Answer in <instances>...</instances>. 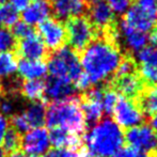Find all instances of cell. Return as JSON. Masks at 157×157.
<instances>
[{
    "instance_id": "obj_5",
    "label": "cell",
    "mask_w": 157,
    "mask_h": 157,
    "mask_svg": "<svg viewBox=\"0 0 157 157\" xmlns=\"http://www.w3.org/2000/svg\"><path fill=\"white\" fill-rule=\"evenodd\" d=\"M64 26L67 32V44L78 57L99 35V32L86 14L70 17L65 21Z\"/></svg>"
},
{
    "instance_id": "obj_44",
    "label": "cell",
    "mask_w": 157,
    "mask_h": 157,
    "mask_svg": "<svg viewBox=\"0 0 157 157\" xmlns=\"http://www.w3.org/2000/svg\"><path fill=\"white\" fill-rule=\"evenodd\" d=\"M33 1H34V0H33Z\"/></svg>"
},
{
    "instance_id": "obj_15",
    "label": "cell",
    "mask_w": 157,
    "mask_h": 157,
    "mask_svg": "<svg viewBox=\"0 0 157 157\" xmlns=\"http://www.w3.org/2000/svg\"><path fill=\"white\" fill-rule=\"evenodd\" d=\"M52 14V6L48 0H34L28 4L21 13L23 21L30 26L41 24Z\"/></svg>"
},
{
    "instance_id": "obj_27",
    "label": "cell",
    "mask_w": 157,
    "mask_h": 157,
    "mask_svg": "<svg viewBox=\"0 0 157 157\" xmlns=\"http://www.w3.org/2000/svg\"><path fill=\"white\" fill-rule=\"evenodd\" d=\"M45 157H85L89 152H88L87 147L80 150L68 149V147H61V149H54L46 152Z\"/></svg>"
},
{
    "instance_id": "obj_28",
    "label": "cell",
    "mask_w": 157,
    "mask_h": 157,
    "mask_svg": "<svg viewBox=\"0 0 157 157\" xmlns=\"http://www.w3.org/2000/svg\"><path fill=\"white\" fill-rule=\"evenodd\" d=\"M139 63H145L157 67V43L149 44L139 50Z\"/></svg>"
},
{
    "instance_id": "obj_34",
    "label": "cell",
    "mask_w": 157,
    "mask_h": 157,
    "mask_svg": "<svg viewBox=\"0 0 157 157\" xmlns=\"http://www.w3.org/2000/svg\"><path fill=\"white\" fill-rule=\"evenodd\" d=\"M9 127V119L0 114V144L3 141V138L6 136V132Z\"/></svg>"
},
{
    "instance_id": "obj_21",
    "label": "cell",
    "mask_w": 157,
    "mask_h": 157,
    "mask_svg": "<svg viewBox=\"0 0 157 157\" xmlns=\"http://www.w3.org/2000/svg\"><path fill=\"white\" fill-rule=\"evenodd\" d=\"M17 71V57L13 52H0V79L11 77Z\"/></svg>"
},
{
    "instance_id": "obj_29",
    "label": "cell",
    "mask_w": 157,
    "mask_h": 157,
    "mask_svg": "<svg viewBox=\"0 0 157 157\" xmlns=\"http://www.w3.org/2000/svg\"><path fill=\"white\" fill-rule=\"evenodd\" d=\"M17 40L14 37L10 29L0 28V52H14Z\"/></svg>"
},
{
    "instance_id": "obj_18",
    "label": "cell",
    "mask_w": 157,
    "mask_h": 157,
    "mask_svg": "<svg viewBox=\"0 0 157 157\" xmlns=\"http://www.w3.org/2000/svg\"><path fill=\"white\" fill-rule=\"evenodd\" d=\"M120 29L121 34H124L126 45L128 46L127 52H132V50L138 52V50H141L142 48H144L145 46L150 44L147 33L132 29V28L128 27L127 25H125L123 21L120 24Z\"/></svg>"
},
{
    "instance_id": "obj_8",
    "label": "cell",
    "mask_w": 157,
    "mask_h": 157,
    "mask_svg": "<svg viewBox=\"0 0 157 157\" xmlns=\"http://www.w3.org/2000/svg\"><path fill=\"white\" fill-rule=\"evenodd\" d=\"M111 116H113L114 122L123 130L147 123V119L141 112L136 101L123 96H119Z\"/></svg>"
},
{
    "instance_id": "obj_3",
    "label": "cell",
    "mask_w": 157,
    "mask_h": 157,
    "mask_svg": "<svg viewBox=\"0 0 157 157\" xmlns=\"http://www.w3.org/2000/svg\"><path fill=\"white\" fill-rule=\"evenodd\" d=\"M45 124L49 128L63 127L77 135L85 136L87 126L78 96L48 104Z\"/></svg>"
},
{
    "instance_id": "obj_17",
    "label": "cell",
    "mask_w": 157,
    "mask_h": 157,
    "mask_svg": "<svg viewBox=\"0 0 157 157\" xmlns=\"http://www.w3.org/2000/svg\"><path fill=\"white\" fill-rule=\"evenodd\" d=\"M46 110H47V104L44 101H30L29 105L26 107L25 111L23 112L30 128L43 127L45 125Z\"/></svg>"
},
{
    "instance_id": "obj_43",
    "label": "cell",
    "mask_w": 157,
    "mask_h": 157,
    "mask_svg": "<svg viewBox=\"0 0 157 157\" xmlns=\"http://www.w3.org/2000/svg\"><path fill=\"white\" fill-rule=\"evenodd\" d=\"M29 157H41V156H29Z\"/></svg>"
},
{
    "instance_id": "obj_20",
    "label": "cell",
    "mask_w": 157,
    "mask_h": 157,
    "mask_svg": "<svg viewBox=\"0 0 157 157\" xmlns=\"http://www.w3.org/2000/svg\"><path fill=\"white\" fill-rule=\"evenodd\" d=\"M45 82L40 79H31L25 80L23 79L21 87V96L30 101H43Z\"/></svg>"
},
{
    "instance_id": "obj_42",
    "label": "cell",
    "mask_w": 157,
    "mask_h": 157,
    "mask_svg": "<svg viewBox=\"0 0 157 157\" xmlns=\"http://www.w3.org/2000/svg\"><path fill=\"white\" fill-rule=\"evenodd\" d=\"M149 157H157V154H153V155H147Z\"/></svg>"
},
{
    "instance_id": "obj_19",
    "label": "cell",
    "mask_w": 157,
    "mask_h": 157,
    "mask_svg": "<svg viewBox=\"0 0 157 157\" xmlns=\"http://www.w3.org/2000/svg\"><path fill=\"white\" fill-rule=\"evenodd\" d=\"M136 103L149 122L150 118L157 113V86L147 88L136 99Z\"/></svg>"
},
{
    "instance_id": "obj_12",
    "label": "cell",
    "mask_w": 157,
    "mask_h": 157,
    "mask_svg": "<svg viewBox=\"0 0 157 157\" xmlns=\"http://www.w3.org/2000/svg\"><path fill=\"white\" fill-rule=\"evenodd\" d=\"M13 52L17 58L27 59V60H40L44 62L47 61L50 54L36 33L25 39L17 40Z\"/></svg>"
},
{
    "instance_id": "obj_23",
    "label": "cell",
    "mask_w": 157,
    "mask_h": 157,
    "mask_svg": "<svg viewBox=\"0 0 157 157\" xmlns=\"http://www.w3.org/2000/svg\"><path fill=\"white\" fill-rule=\"evenodd\" d=\"M18 11L9 2L0 4V28L11 29L16 21H18Z\"/></svg>"
},
{
    "instance_id": "obj_37",
    "label": "cell",
    "mask_w": 157,
    "mask_h": 157,
    "mask_svg": "<svg viewBox=\"0 0 157 157\" xmlns=\"http://www.w3.org/2000/svg\"><path fill=\"white\" fill-rule=\"evenodd\" d=\"M9 157H26V155H25V153L21 150V151H17V152H14V153L10 154Z\"/></svg>"
},
{
    "instance_id": "obj_35",
    "label": "cell",
    "mask_w": 157,
    "mask_h": 157,
    "mask_svg": "<svg viewBox=\"0 0 157 157\" xmlns=\"http://www.w3.org/2000/svg\"><path fill=\"white\" fill-rule=\"evenodd\" d=\"M11 1H12V6L18 11V10H24L29 4V2L31 0H11Z\"/></svg>"
},
{
    "instance_id": "obj_2",
    "label": "cell",
    "mask_w": 157,
    "mask_h": 157,
    "mask_svg": "<svg viewBox=\"0 0 157 157\" xmlns=\"http://www.w3.org/2000/svg\"><path fill=\"white\" fill-rule=\"evenodd\" d=\"M85 143L93 155L112 156L124 144V130L112 119L105 117L85 135Z\"/></svg>"
},
{
    "instance_id": "obj_26",
    "label": "cell",
    "mask_w": 157,
    "mask_h": 157,
    "mask_svg": "<svg viewBox=\"0 0 157 157\" xmlns=\"http://www.w3.org/2000/svg\"><path fill=\"white\" fill-rule=\"evenodd\" d=\"M105 86V90H104V96H103V109H104V114L106 117H109L112 114L113 108L116 106L117 101L119 99V95L116 91H113L112 89H110L107 85L106 81L104 82Z\"/></svg>"
},
{
    "instance_id": "obj_1",
    "label": "cell",
    "mask_w": 157,
    "mask_h": 157,
    "mask_svg": "<svg viewBox=\"0 0 157 157\" xmlns=\"http://www.w3.org/2000/svg\"><path fill=\"white\" fill-rule=\"evenodd\" d=\"M123 54L120 35L101 33L81 52L79 60L91 83L96 86L113 76Z\"/></svg>"
},
{
    "instance_id": "obj_10",
    "label": "cell",
    "mask_w": 157,
    "mask_h": 157,
    "mask_svg": "<svg viewBox=\"0 0 157 157\" xmlns=\"http://www.w3.org/2000/svg\"><path fill=\"white\" fill-rule=\"evenodd\" d=\"M87 16L99 33L114 27L119 24L116 14L106 0H87Z\"/></svg>"
},
{
    "instance_id": "obj_13",
    "label": "cell",
    "mask_w": 157,
    "mask_h": 157,
    "mask_svg": "<svg viewBox=\"0 0 157 157\" xmlns=\"http://www.w3.org/2000/svg\"><path fill=\"white\" fill-rule=\"evenodd\" d=\"M44 82H45V90H44L43 101L46 104L74 97L77 91L74 83L65 78L48 76V78L44 80Z\"/></svg>"
},
{
    "instance_id": "obj_6",
    "label": "cell",
    "mask_w": 157,
    "mask_h": 157,
    "mask_svg": "<svg viewBox=\"0 0 157 157\" xmlns=\"http://www.w3.org/2000/svg\"><path fill=\"white\" fill-rule=\"evenodd\" d=\"M124 142L147 155L157 154V130L147 123L135 126L124 130Z\"/></svg>"
},
{
    "instance_id": "obj_4",
    "label": "cell",
    "mask_w": 157,
    "mask_h": 157,
    "mask_svg": "<svg viewBox=\"0 0 157 157\" xmlns=\"http://www.w3.org/2000/svg\"><path fill=\"white\" fill-rule=\"evenodd\" d=\"M46 66L50 76L68 79L73 83L83 72L79 57L66 46L50 52Z\"/></svg>"
},
{
    "instance_id": "obj_11",
    "label": "cell",
    "mask_w": 157,
    "mask_h": 157,
    "mask_svg": "<svg viewBox=\"0 0 157 157\" xmlns=\"http://www.w3.org/2000/svg\"><path fill=\"white\" fill-rule=\"evenodd\" d=\"M122 21L132 29L150 33L157 25V14L145 10L139 4H132L123 15Z\"/></svg>"
},
{
    "instance_id": "obj_33",
    "label": "cell",
    "mask_w": 157,
    "mask_h": 157,
    "mask_svg": "<svg viewBox=\"0 0 157 157\" xmlns=\"http://www.w3.org/2000/svg\"><path fill=\"white\" fill-rule=\"evenodd\" d=\"M137 153H138L137 150L132 149L128 145H125V147L119 149L111 157H136Z\"/></svg>"
},
{
    "instance_id": "obj_14",
    "label": "cell",
    "mask_w": 157,
    "mask_h": 157,
    "mask_svg": "<svg viewBox=\"0 0 157 157\" xmlns=\"http://www.w3.org/2000/svg\"><path fill=\"white\" fill-rule=\"evenodd\" d=\"M49 135L43 127L30 129L21 138V147L30 156H41L49 150Z\"/></svg>"
},
{
    "instance_id": "obj_16",
    "label": "cell",
    "mask_w": 157,
    "mask_h": 157,
    "mask_svg": "<svg viewBox=\"0 0 157 157\" xmlns=\"http://www.w3.org/2000/svg\"><path fill=\"white\" fill-rule=\"evenodd\" d=\"M17 71L21 78L25 80H31V79H39L45 76V74L47 73V66L44 61L21 59L17 63Z\"/></svg>"
},
{
    "instance_id": "obj_36",
    "label": "cell",
    "mask_w": 157,
    "mask_h": 157,
    "mask_svg": "<svg viewBox=\"0 0 157 157\" xmlns=\"http://www.w3.org/2000/svg\"><path fill=\"white\" fill-rule=\"evenodd\" d=\"M149 122L152 124V127H153L155 130H157V113L154 114V116L152 117V118H150Z\"/></svg>"
},
{
    "instance_id": "obj_32",
    "label": "cell",
    "mask_w": 157,
    "mask_h": 157,
    "mask_svg": "<svg viewBox=\"0 0 157 157\" xmlns=\"http://www.w3.org/2000/svg\"><path fill=\"white\" fill-rule=\"evenodd\" d=\"M134 4H139L145 10L157 14V0H134Z\"/></svg>"
},
{
    "instance_id": "obj_38",
    "label": "cell",
    "mask_w": 157,
    "mask_h": 157,
    "mask_svg": "<svg viewBox=\"0 0 157 157\" xmlns=\"http://www.w3.org/2000/svg\"><path fill=\"white\" fill-rule=\"evenodd\" d=\"M136 157H149V156H147L145 153H142V152H139L138 151V153H137V156Z\"/></svg>"
},
{
    "instance_id": "obj_41",
    "label": "cell",
    "mask_w": 157,
    "mask_h": 157,
    "mask_svg": "<svg viewBox=\"0 0 157 157\" xmlns=\"http://www.w3.org/2000/svg\"><path fill=\"white\" fill-rule=\"evenodd\" d=\"M8 0H0V4H3V3H6Z\"/></svg>"
},
{
    "instance_id": "obj_22",
    "label": "cell",
    "mask_w": 157,
    "mask_h": 157,
    "mask_svg": "<svg viewBox=\"0 0 157 157\" xmlns=\"http://www.w3.org/2000/svg\"><path fill=\"white\" fill-rule=\"evenodd\" d=\"M21 138H23V136L10 126V128H8V130H6L3 141H2L1 149L3 150L6 155H10V154L14 153V152L21 151Z\"/></svg>"
},
{
    "instance_id": "obj_31",
    "label": "cell",
    "mask_w": 157,
    "mask_h": 157,
    "mask_svg": "<svg viewBox=\"0 0 157 157\" xmlns=\"http://www.w3.org/2000/svg\"><path fill=\"white\" fill-rule=\"evenodd\" d=\"M114 14H123L134 4V0H106Z\"/></svg>"
},
{
    "instance_id": "obj_40",
    "label": "cell",
    "mask_w": 157,
    "mask_h": 157,
    "mask_svg": "<svg viewBox=\"0 0 157 157\" xmlns=\"http://www.w3.org/2000/svg\"><path fill=\"white\" fill-rule=\"evenodd\" d=\"M85 157H99V156H96V155H93V154H90V153H88L87 155H86Z\"/></svg>"
},
{
    "instance_id": "obj_24",
    "label": "cell",
    "mask_w": 157,
    "mask_h": 157,
    "mask_svg": "<svg viewBox=\"0 0 157 157\" xmlns=\"http://www.w3.org/2000/svg\"><path fill=\"white\" fill-rule=\"evenodd\" d=\"M18 96L21 95H2L0 96V111L2 116L8 117L9 119L11 117L15 116L18 112Z\"/></svg>"
},
{
    "instance_id": "obj_30",
    "label": "cell",
    "mask_w": 157,
    "mask_h": 157,
    "mask_svg": "<svg viewBox=\"0 0 157 157\" xmlns=\"http://www.w3.org/2000/svg\"><path fill=\"white\" fill-rule=\"evenodd\" d=\"M10 30L16 40L25 39V37L30 36V35L36 33L34 28H32L30 25L26 24L25 21H16V23L11 27Z\"/></svg>"
},
{
    "instance_id": "obj_7",
    "label": "cell",
    "mask_w": 157,
    "mask_h": 157,
    "mask_svg": "<svg viewBox=\"0 0 157 157\" xmlns=\"http://www.w3.org/2000/svg\"><path fill=\"white\" fill-rule=\"evenodd\" d=\"M35 32L49 52H56L67 44V32L64 21L54 16L42 21L35 29Z\"/></svg>"
},
{
    "instance_id": "obj_25",
    "label": "cell",
    "mask_w": 157,
    "mask_h": 157,
    "mask_svg": "<svg viewBox=\"0 0 157 157\" xmlns=\"http://www.w3.org/2000/svg\"><path fill=\"white\" fill-rule=\"evenodd\" d=\"M138 72L145 88L157 86V67L145 63H138Z\"/></svg>"
},
{
    "instance_id": "obj_9",
    "label": "cell",
    "mask_w": 157,
    "mask_h": 157,
    "mask_svg": "<svg viewBox=\"0 0 157 157\" xmlns=\"http://www.w3.org/2000/svg\"><path fill=\"white\" fill-rule=\"evenodd\" d=\"M106 85L120 96L132 101H136L147 89L138 71L124 75H113L106 81Z\"/></svg>"
},
{
    "instance_id": "obj_39",
    "label": "cell",
    "mask_w": 157,
    "mask_h": 157,
    "mask_svg": "<svg viewBox=\"0 0 157 157\" xmlns=\"http://www.w3.org/2000/svg\"><path fill=\"white\" fill-rule=\"evenodd\" d=\"M8 155H6V153H4V151L3 150L1 149V147H0V157H6Z\"/></svg>"
}]
</instances>
